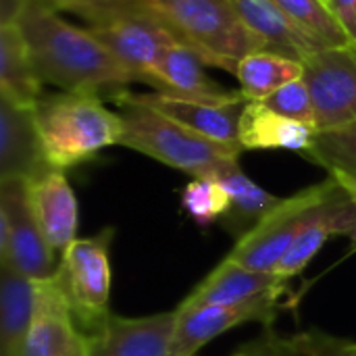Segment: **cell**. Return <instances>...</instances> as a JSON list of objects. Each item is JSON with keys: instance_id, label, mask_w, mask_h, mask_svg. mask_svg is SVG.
Wrapping results in <instances>:
<instances>
[{"instance_id": "obj_1", "label": "cell", "mask_w": 356, "mask_h": 356, "mask_svg": "<svg viewBox=\"0 0 356 356\" xmlns=\"http://www.w3.org/2000/svg\"><path fill=\"white\" fill-rule=\"evenodd\" d=\"M15 23L44 83L67 94L113 98L125 86L138 81L83 25L67 21L46 0H25Z\"/></svg>"}, {"instance_id": "obj_2", "label": "cell", "mask_w": 356, "mask_h": 356, "mask_svg": "<svg viewBox=\"0 0 356 356\" xmlns=\"http://www.w3.org/2000/svg\"><path fill=\"white\" fill-rule=\"evenodd\" d=\"M123 119L119 146L142 152L167 167L194 177H213L225 165L240 159L244 148L209 140L177 123L165 113L142 102L134 92H119L111 98Z\"/></svg>"}, {"instance_id": "obj_3", "label": "cell", "mask_w": 356, "mask_h": 356, "mask_svg": "<svg viewBox=\"0 0 356 356\" xmlns=\"http://www.w3.org/2000/svg\"><path fill=\"white\" fill-rule=\"evenodd\" d=\"M159 21L209 67L236 75L238 63L259 50L261 40L242 23L229 0H119Z\"/></svg>"}, {"instance_id": "obj_4", "label": "cell", "mask_w": 356, "mask_h": 356, "mask_svg": "<svg viewBox=\"0 0 356 356\" xmlns=\"http://www.w3.org/2000/svg\"><path fill=\"white\" fill-rule=\"evenodd\" d=\"M46 161L65 171L100 150L115 146L123 136V119L104 106L102 98L88 94L44 96L33 108Z\"/></svg>"}, {"instance_id": "obj_5", "label": "cell", "mask_w": 356, "mask_h": 356, "mask_svg": "<svg viewBox=\"0 0 356 356\" xmlns=\"http://www.w3.org/2000/svg\"><path fill=\"white\" fill-rule=\"evenodd\" d=\"M60 13L75 15L83 27L144 83H148V75L161 52L179 44L159 21L119 0L75 4Z\"/></svg>"}, {"instance_id": "obj_6", "label": "cell", "mask_w": 356, "mask_h": 356, "mask_svg": "<svg viewBox=\"0 0 356 356\" xmlns=\"http://www.w3.org/2000/svg\"><path fill=\"white\" fill-rule=\"evenodd\" d=\"M338 181L330 175L325 181L282 198L252 229H248L232 248L227 259L261 273H275L277 265L300 236V232L319 215L336 192Z\"/></svg>"}, {"instance_id": "obj_7", "label": "cell", "mask_w": 356, "mask_h": 356, "mask_svg": "<svg viewBox=\"0 0 356 356\" xmlns=\"http://www.w3.org/2000/svg\"><path fill=\"white\" fill-rule=\"evenodd\" d=\"M0 267L35 282L60 269L56 250L35 221L27 177H0Z\"/></svg>"}, {"instance_id": "obj_8", "label": "cell", "mask_w": 356, "mask_h": 356, "mask_svg": "<svg viewBox=\"0 0 356 356\" xmlns=\"http://www.w3.org/2000/svg\"><path fill=\"white\" fill-rule=\"evenodd\" d=\"M113 229L94 238L75 240L60 254L58 277L65 288L77 325L90 336L98 332L111 313V246Z\"/></svg>"}, {"instance_id": "obj_9", "label": "cell", "mask_w": 356, "mask_h": 356, "mask_svg": "<svg viewBox=\"0 0 356 356\" xmlns=\"http://www.w3.org/2000/svg\"><path fill=\"white\" fill-rule=\"evenodd\" d=\"M302 65V79L315 104L317 131L356 123V44L323 48Z\"/></svg>"}, {"instance_id": "obj_10", "label": "cell", "mask_w": 356, "mask_h": 356, "mask_svg": "<svg viewBox=\"0 0 356 356\" xmlns=\"http://www.w3.org/2000/svg\"><path fill=\"white\" fill-rule=\"evenodd\" d=\"M286 292L288 286H282L261 298H254L238 307H200L190 311L175 309L177 323L171 356H194L211 340L250 321L271 325L282 309V298Z\"/></svg>"}, {"instance_id": "obj_11", "label": "cell", "mask_w": 356, "mask_h": 356, "mask_svg": "<svg viewBox=\"0 0 356 356\" xmlns=\"http://www.w3.org/2000/svg\"><path fill=\"white\" fill-rule=\"evenodd\" d=\"M21 356H88V334L77 325L58 273L38 282V307Z\"/></svg>"}, {"instance_id": "obj_12", "label": "cell", "mask_w": 356, "mask_h": 356, "mask_svg": "<svg viewBox=\"0 0 356 356\" xmlns=\"http://www.w3.org/2000/svg\"><path fill=\"white\" fill-rule=\"evenodd\" d=\"M138 98L209 140L242 148L240 119H242L246 104L250 102L242 94V90H238L234 96L223 98V100L184 98L175 94H167V92L138 94Z\"/></svg>"}, {"instance_id": "obj_13", "label": "cell", "mask_w": 356, "mask_h": 356, "mask_svg": "<svg viewBox=\"0 0 356 356\" xmlns=\"http://www.w3.org/2000/svg\"><path fill=\"white\" fill-rule=\"evenodd\" d=\"M177 313L148 317H119L88 336V356H171Z\"/></svg>"}, {"instance_id": "obj_14", "label": "cell", "mask_w": 356, "mask_h": 356, "mask_svg": "<svg viewBox=\"0 0 356 356\" xmlns=\"http://www.w3.org/2000/svg\"><path fill=\"white\" fill-rule=\"evenodd\" d=\"M50 169L33 108L0 96V177L35 179Z\"/></svg>"}, {"instance_id": "obj_15", "label": "cell", "mask_w": 356, "mask_h": 356, "mask_svg": "<svg viewBox=\"0 0 356 356\" xmlns=\"http://www.w3.org/2000/svg\"><path fill=\"white\" fill-rule=\"evenodd\" d=\"M288 282H282L275 273L252 271L232 259H223L177 307L179 311L200 307H238L261 298Z\"/></svg>"}, {"instance_id": "obj_16", "label": "cell", "mask_w": 356, "mask_h": 356, "mask_svg": "<svg viewBox=\"0 0 356 356\" xmlns=\"http://www.w3.org/2000/svg\"><path fill=\"white\" fill-rule=\"evenodd\" d=\"M29 200L35 221L56 252H65L77 234V200L65 171L50 169L29 179Z\"/></svg>"}, {"instance_id": "obj_17", "label": "cell", "mask_w": 356, "mask_h": 356, "mask_svg": "<svg viewBox=\"0 0 356 356\" xmlns=\"http://www.w3.org/2000/svg\"><path fill=\"white\" fill-rule=\"evenodd\" d=\"M242 23L261 40L265 50L305 63L323 50L273 0H229Z\"/></svg>"}, {"instance_id": "obj_18", "label": "cell", "mask_w": 356, "mask_h": 356, "mask_svg": "<svg viewBox=\"0 0 356 356\" xmlns=\"http://www.w3.org/2000/svg\"><path fill=\"white\" fill-rule=\"evenodd\" d=\"M204 67L209 65L194 50L184 44H173L161 52L148 75V83H152L156 92H167L184 98L223 100L238 92L221 88L207 73Z\"/></svg>"}, {"instance_id": "obj_19", "label": "cell", "mask_w": 356, "mask_h": 356, "mask_svg": "<svg viewBox=\"0 0 356 356\" xmlns=\"http://www.w3.org/2000/svg\"><path fill=\"white\" fill-rule=\"evenodd\" d=\"M317 129L288 119L263 102L250 100L240 119V144L244 150H292L307 152Z\"/></svg>"}, {"instance_id": "obj_20", "label": "cell", "mask_w": 356, "mask_h": 356, "mask_svg": "<svg viewBox=\"0 0 356 356\" xmlns=\"http://www.w3.org/2000/svg\"><path fill=\"white\" fill-rule=\"evenodd\" d=\"M44 81L35 69L29 46L19 29V25H0V96L13 100L15 104L35 108L44 98Z\"/></svg>"}, {"instance_id": "obj_21", "label": "cell", "mask_w": 356, "mask_h": 356, "mask_svg": "<svg viewBox=\"0 0 356 356\" xmlns=\"http://www.w3.org/2000/svg\"><path fill=\"white\" fill-rule=\"evenodd\" d=\"M38 307V282L0 267V356H21Z\"/></svg>"}, {"instance_id": "obj_22", "label": "cell", "mask_w": 356, "mask_h": 356, "mask_svg": "<svg viewBox=\"0 0 356 356\" xmlns=\"http://www.w3.org/2000/svg\"><path fill=\"white\" fill-rule=\"evenodd\" d=\"M213 177L223 184V188L227 190V194L232 198V209L223 217V221H225L223 225L232 234H236L238 240L248 229H252L269 211H273L282 200V198L273 196L271 192H267L265 188H261L259 184H254L240 169L238 161L225 165Z\"/></svg>"}, {"instance_id": "obj_23", "label": "cell", "mask_w": 356, "mask_h": 356, "mask_svg": "<svg viewBox=\"0 0 356 356\" xmlns=\"http://www.w3.org/2000/svg\"><path fill=\"white\" fill-rule=\"evenodd\" d=\"M302 73L305 65L300 60L269 50H259L238 63L236 79L240 81V90L248 100L263 102L286 83L300 79Z\"/></svg>"}, {"instance_id": "obj_24", "label": "cell", "mask_w": 356, "mask_h": 356, "mask_svg": "<svg viewBox=\"0 0 356 356\" xmlns=\"http://www.w3.org/2000/svg\"><path fill=\"white\" fill-rule=\"evenodd\" d=\"M321 48L353 44L321 0H273Z\"/></svg>"}, {"instance_id": "obj_25", "label": "cell", "mask_w": 356, "mask_h": 356, "mask_svg": "<svg viewBox=\"0 0 356 356\" xmlns=\"http://www.w3.org/2000/svg\"><path fill=\"white\" fill-rule=\"evenodd\" d=\"M305 156L321 165L327 173H346L356 177V123L317 131Z\"/></svg>"}, {"instance_id": "obj_26", "label": "cell", "mask_w": 356, "mask_h": 356, "mask_svg": "<svg viewBox=\"0 0 356 356\" xmlns=\"http://www.w3.org/2000/svg\"><path fill=\"white\" fill-rule=\"evenodd\" d=\"M181 204L196 223L209 225L229 213L232 198L219 179L194 177L181 192Z\"/></svg>"}, {"instance_id": "obj_27", "label": "cell", "mask_w": 356, "mask_h": 356, "mask_svg": "<svg viewBox=\"0 0 356 356\" xmlns=\"http://www.w3.org/2000/svg\"><path fill=\"white\" fill-rule=\"evenodd\" d=\"M263 104L267 108L288 117V119L307 123V125L317 129V115H315L313 96H311V90L302 77L296 81H290L284 88H280L277 92H273L269 98L263 100Z\"/></svg>"}, {"instance_id": "obj_28", "label": "cell", "mask_w": 356, "mask_h": 356, "mask_svg": "<svg viewBox=\"0 0 356 356\" xmlns=\"http://www.w3.org/2000/svg\"><path fill=\"white\" fill-rule=\"evenodd\" d=\"M244 356H311L305 346L294 338H284L277 336L273 330L265 332L261 338L248 342L246 346L240 348Z\"/></svg>"}, {"instance_id": "obj_29", "label": "cell", "mask_w": 356, "mask_h": 356, "mask_svg": "<svg viewBox=\"0 0 356 356\" xmlns=\"http://www.w3.org/2000/svg\"><path fill=\"white\" fill-rule=\"evenodd\" d=\"M296 340L311 356H356V342L334 338L319 330L298 334Z\"/></svg>"}, {"instance_id": "obj_30", "label": "cell", "mask_w": 356, "mask_h": 356, "mask_svg": "<svg viewBox=\"0 0 356 356\" xmlns=\"http://www.w3.org/2000/svg\"><path fill=\"white\" fill-rule=\"evenodd\" d=\"M330 10L348 35V40L356 44V0H332Z\"/></svg>"}, {"instance_id": "obj_31", "label": "cell", "mask_w": 356, "mask_h": 356, "mask_svg": "<svg viewBox=\"0 0 356 356\" xmlns=\"http://www.w3.org/2000/svg\"><path fill=\"white\" fill-rule=\"evenodd\" d=\"M332 177H336L338 181H340V186L346 190V194L353 198V202H355L356 207V177L355 175H346V173H330ZM350 242H353V252L356 250V223H355V229H353V234H350Z\"/></svg>"}, {"instance_id": "obj_32", "label": "cell", "mask_w": 356, "mask_h": 356, "mask_svg": "<svg viewBox=\"0 0 356 356\" xmlns=\"http://www.w3.org/2000/svg\"><path fill=\"white\" fill-rule=\"evenodd\" d=\"M46 2H50L58 10H65V8H71L75 4H86V2H96V0H46Z\"/></svg>"}, {"instance_id": "obj_33", "label": "cell", "mask_w": 356, "mask_h": 356, "mask_svg": "<svg viewBox=\"0 0 356 356\" xmlns=\"http://www.w3.org/2000/svg\"><path fill=\"white\" fill-rule=\"evenodd\" d=\"M321 2H323V4H325L327 8H330V4H332V0H321Z\"/></svg>"}, {"instance_id": "obj_34", "label": "cell", "mask_w": 356, "mask_h": 356, "mask_svg": "<svg viewBox=\"0 0 356 356\" xmlns=\"http://www.w3.org/2000/svg\"><path fill=\"white\" fill-rule=\"evenodd\" d=\"M234 356H244V355H242V353H240V350H238V353H236V355H234Z\"/></svg>"}]
</instances>
